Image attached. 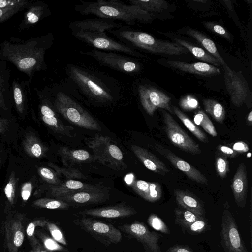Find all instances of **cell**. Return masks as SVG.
<instances>
[{"mask_svg": "<svg viewBox=\"0 0 252 252\" xmlns=\"http://www.w3.org/2000/svg\"><path fill=\"white\" fill-rule=\"evenodd\" d=\"M74 10L83 15H94L99 18L118 20L125 24H149L153 21L152 14L140 7L126 4L118 0H98L96 1L80 0Z\"/></svg>", "mask_w": 252, "mask_h": 252, "instance_id": "3", "label": "cell"}, {"mask_svg": "<svg viewBox=\"0 0 252 252\" xmlns=\"http://www.w3.org/2000/svg\"><path fill=\"white\" fill-rule=\"evenodd\" d=\"M51 235L52 238L59 243L66 245L65 237L59 227L55 223L47 221L46 225Z\"/></svg>", "mask_w": 252, "mask_h": 252, "instance_id": "49", "label": "cell"}, {"mask_svg": "<svg viewBox=\"0 0 252 252\" xmlns=\"http://www.w3.org/2000/svg\"><path fill=\"white\" fill-rule=\"evenodd\" d=\"M32 205L35 207L52 210H65L70 206L61 200L49 197L37 199L33 202Z\"/></svg>", "mask_w": 252, "mask_h": 252, "instance_id": "37", "label": "cell"}, {"mask_svg": "<svg viewBox=\"0 0 252 252\" xmlns=\"http://www.w3.org/2000/svg\"><path fill=\"white\" fill-rule=\"evenodd\" d=\"M164 252H194L188 246L178 245L169 248Z\"/></svg>", "mask_w": 252, "mask_h": 252, "instance_id": "58", "label": "cell"}, {"mask_svg": "<svg viewBox=\"0 0 252 252\" xmlns=\"http://www.w3.org/2000/svg\"><path fill=\"white\" fill-rule=\"evenodd\" d=\"M140 102L145 111L152 116L158 108L173 113L171 98L159 89L147 84H139L135 87Z\"/></svg>", "mask_w": 252, "mask_h": 252, "instance_id": "11", "label": "cell"}, {"mask_svg": "<svg viewBox=\"0 0 252 252\" xmlns=\"http://www.w3.org/2000/svg\"><path fill=\"white\" fill-rule=\"evenodd\" d=\"M131 149L149 170L162 176L170 172L166 165L148 150L134 144L131 145Z\"/></svg>", "mask_w": 252, "mask_h": 252, "instance_id": "24", "label": "cell"}, {"mask_svg": "<svg viewBox=\"0 0 252 252\" xmlns=\"http://www.w3.org/2000/svg\"><path fill=\"white\" fill-rule=\"evenodd\" d=\"M119 228L129 236L136 239L143 246L146 252H161L158 241L162 236L155 231H150L143 223L135 222L125 224Z\"/></svg>", "mask_w": 252, "mask_h": 252, "instance_id": "14", "label": "cell"}, {"mask_svg": "<svg viewBox=\"0 0 252 252\" xmlns=\"http://www.w3.org/2000/svg\"><path fill=\"white\" fill-rule=\"evenodd\" d=\"M193 1L196 2H202V3H205L207 2L206 0H193Z\"/></svg>", "mask_w": 252, "mask_h": 252, "instance_id": "62", "label": "cell"}, {"mask_svg": "<svg viewBox=\"0 0 252 252\" xmlns=\"http://www.w3.org/2000/svg\"><path fill=\"white\" fill-rule=\"evenodd\" d=\"M34 188L32 180L24 183L20 188V195L23 202L26 203L31 197Z\"/></svg>", "mask_w": 252, "mask_h": 252, "instance_id": "53", "label": "cell"}, {"mask_svg": "<svg viewBox=\"0 0 252 252\" xmlns=\"http://www.w3.org/2000/svg\"><path fill=\"white\" fill-rule=\"evenodd\" d=\"M132 207L124 203L101 208L85 209L80 212L83 215L104 218L127 217L136 214Z\"/></svg>", "mask_w": 252, "mask_h": 252, "instance_id": "21", "label": "cell"}, {"mask_svg": "<svg viewBox=\"0 0 252 252\" xmlns=\"http://www.w3.org/2000/svg\"><path fill=\"white\" fill-rule=\"evenodd\" d=\"M48 166L60 176L63 175L69 179H85L86 176L80 170L73 167L59 166L53 163H49Z\"/></svg>", "mask_w": 252, "mask_h": 252, "instance_id": "40", "label": "cell"}, {"mask_svg": "<svg viewBox=\"0 0 252 252\" xmlns=\"http://www.w3.org/2000/svg\"><path fill=\"white\" fill-rule=\"evenodd\" d=\"M247 124L248 126H251L252 125V111L251 110L249 113L247 118Z\"/></svg>", "mask_w": 252, "mask_h": 252, "instance_id": "61", "label": "cell"}, {"mask_svg": "<svg viewBox=\"0 0 252 252\" xmlns=\"http://www.w3.org/2000/svg\"><path fill=\"white\" fill-rule=\"evenodd\" d=\"M203 104L205 111L216 121L222 123L225 118V110L224 107L216 100L206 98L203 100Z\"/></svg>", "mask_w": 252, "mask_h": 252, "instance_id": "34", "label": "cell"}, {"mask_svg": "<svg viewBox=\"0 0 252 252\" xmlns=\"http://www.w3.org/2000/svg\"><path fill=\"white\" fill-rule=\"evenodd\" d=\"M186 33L187 35L197 41L207 50L208 53L219 61L223 67L227 65L224 59L219 53L215 44L211 39L198 31L190 28L186 30Z\"/></svg>", "mask_w": 252, "mask_h": 252, "instance_id": "30", "label": "cell"}, {"mask_svg": "<svg viewBox=\"0 0 252 252\" xmlns=\"http://www.w3.org/2000/svg\"><path fill=\"white\" fill-rule=\"evenodd\" d=\"M12 120L8 118H0V135L7 136L8 132H11L12 127H14Z\"/></svg>", "mask_w": 252, "mask_h": 252, "instance_id": "54", "label": "cell"}, {"mask_svg": "<svg viewBox=\"0 0 252 252\" xmlns=\"http://www.w3.org/2000/svg\"><path fill=\"white\" fill-rule=\"evenodd\" d=\"M203 25L209 30L228 40L231 38L230 33L222 26L213 22H202Z\"/></svg>", "mask_w": 252, "mask_h": 252, "instance_id": "50", "label": "cell"}, {"mask_svg": "<svg viewBox=\"0 0 252 252\" xmlns=\"http://www.w3.org/2000/svg\"><path fill=\"white\" fill-rule=\"evenodd\" d=\"M223 68L224 83L231 103L236 107H240L244 103L248 105L252 93L242 71L231 69L228 65Z\"/></svg>", "mask_w": 252, "mask_h": 252, "instance_id": "10", "label": "cell"}, {"mask_svg": "<svg viewBox=\"0 0 252 252\" xmlns=\"http://www.w3.org/2000/svg\"><path fill=\"white\" fill-rule=\"evenodd\" d=\"M231 148L238 154H243L249 150V147L245 142L240 141L231 144Z\"/></svg>", "mask_w": 252, "mask_h": 252, "instance_id": "57", "label": "cell"}, {"mask_svg": "<svg viewBox=\"0 0 252 252\" xmlns=\"http://www.w3.org/2000/svg\"><path fill=\"white\" fill-rule=\"evenodd\" d=\"M36 91L39 100V115L44 124L55 133L71 137L70 132L73 128L64 125L57 116L51 101L52 94L50 88L45 86L42 90L36 89Z\"/></svg>", "mask_w": 252, "mask_h": 252, "instance_id": "9", "label": "cell"}, {"mask_svg": "<svg viewBox=\"0 0 252 252\" xmlns=\"http://www.w3.org/2000/svg\"><path fill=\"white\" fill-rule=\"evenodd\" d=\"M174 194L178 204L182 208L203 216L205 213L203 205L200 200L190 192L182 189H175Z\"/></svg>", "mask_w": 252, "mask_h": 252, "instance_id": "27", "label": "cell"}, {"mask_svg": "<svg viewBox=\"0 0 252 252\" xmlns=\"http://www.w3.org/2000/svg\"><path fill=\"white\" fill-rule=\"evenodd\" d=\"M207 220L204 217L196 220L194 222L183 228L191 234H198L203 232L208 228Z\"/></svg>", "mask_w": 252, "mask_h": 252, "instance_id": "44", "label": "cell"}, {"mask_svg": "<svg viewBox=\"0 0 252 252\" xmlns=\"http://www.w3.org/2000/svg\"><path fill=\"white\" fill-rule=\"evenodd\" d=\"M59 153L63 165L72 167L73 165L89 161L92 159L90 154L84 150L70 149L67 147H61Z\"/></svg>", "mask_w": 252, "mask_h": 252, "instance_id": "29", "label": "cell"}, {"mask_svg": "<svg viewBox=\"0 0 252 252\" xmlns=\"http://www.w3.org/2000/svg\"><path fill=\"white\" fill-rule=\"evenodd\" d=\"M1 158L0 154V167L1 166Z\"/></svg>", "mask_w": 252, "mask_h": 252, "instance_id": "63", "label": "cell"}, {"mask_svg": "<svg viewBox=\"0 0 252 252\" xmlns=\"http://www.w3.org/2000/svg\"><path fill=\"white\" fill-rule=\"evenodd\" d=\"M179 104L182 109L187 111L196 109L199 106L197 100L190 95H186L181 98Z\"/></svg>", "mask_w": 252, "mask_h": 252, "instance_id": "52", "label": "cell"}, {"mask_svg": "<svg viewBox=\"0 0 252 252\" xmlns=\"http://www.w3.org/2000/svg\"><path fill=\"white\" fill-rule=\"evenodd\" d=\"M172 108L173 113L178 117L184 126L195 137L202 142L207 143L208 142V139L205 133L186 115L175 106H173Z\"/></svg>", "mask_w": 252, "mask_h": 252, "instance_id": "32", "label": "cell"}, {"mask_svg": "<svg viewBox=\"0 0 252 252\" xmlns=\"http://www.w3.org/2000/svg\"><path fill=\"white\" fill-rule=\"evenodd\" d=\"M71 33L77 39L99 50L121 52L139 58L145 57L135 49L110 37L105 32L83 30L71 31Z\"/></svg>", "mask_w": 252, "mask_h": 252, "instance_id": "7", "label": "cell"}, {"mask_svg": "<svg viewBox=\"0 0 252 252\" xmlns=\"http://www.w3.org/2000/svg\"><path fill=\"white\" fill-rule=\"evenodd\" d=\"M175 222L182 229L204 216H199L183 208H175Z\"/></svg>", "mask_w": 252, "mask_h": 252, "instance_id": "36", "label": "cell"}, {"mask_svg": "<svg viewBox=\"0 0 252 252\" xmlns=\"http://www.w3.org/2000/svg\"><path fill=\"white\" fill-rule=\"evenodd\" d=\"M167 63L173 68L200 76H214L220 73V70L218 67L202 62L189 63L179 61L170 60L167 61Z\"/></svg>", "mask_w": 252, "mask_h": 252, "instance_id": "26", "label": "cell"}, {"mask_svg": "<svg viewBox=\"0 0 252 252\" xmlns=\"http://www.w3.org/2000/svg\"><path fill=\"white\" fill-rule=\"evenodd\" d=\"M174 40L190 52L194 57L204 63L213 65L217 67H220V64L212 55L206 52L202 48L194 46L191 43L184 40L175 38Z\"/></svg>", "mask_w": 252, "mask_h": 252, "instance_id": "31", "label": "cell"}, {"mask_svg": "<svg viewBox=\"0 0 252 252\" xmlns=\"http://www.w3.org/2000/svg\"><path fill=\"white\" fill-rule=\"evenodd\" d=\"M227 158L217 152L215 155L216 171L221 178H225L229 172V162Z\"/></svg>", "mask_w": 252, "mask_h": 252, "instance_id": "43", "label": "cell"}, {"mask_svg": "<svg viewBox=\"0 0 252 252\" xmlns=\"http://www.w3.org/2000/svg\"><path fill=\"white\" fill-rule=\"evenodd\" d=\"M80 222L85 230L104 244H117L121 240V231L111 224L89 218H83Z\"/></svg>", "mask_w": 252, "mask_h": 252, "instance_id": "15", "label": "cell"}, {"mask_svg": "<svg viewBox=\"0 0 252 252\" xmlns=\"http://www.w3.org/2000/svg\"><path fill=\"white\" fill-rule=\"evenodd\" d=\"M162 196L161 185L157 182H149V189L145 200L150 202L159 200Z\"/></svg>", "mask_w": 252, "mask_h": 252, "instance_id": "45", "label": "cell"}, {"mask_svg": "<svg viewBox=\"0 0 252 252\" xmlns=\"http://www.w3.org/2000/svg\"></svg>", "mask_w": 252, "mask_h": 252, "instance_id": "64", "label": "cell"}, {"mask_svg": "<svg viewBox=\"0 0 252 252\" xmlns=\"http://www.w3.org/2000/svg\"><path fill=\"white\" fill-rule=\"evenodd\" d=\"M37 172L42 180L47 184L57 186L63 182L59 178L57 173L51 168L38 167Z\"/></svg>", "mask_w": 252, "mask_h": 252, "instance_id": "42", "label": "cell"}, {"mask_svg": "<svg viewBox=\"0 0 252 252\" xmlns=\"http://www.w3.org/2000/svg\"><path fill=\"white\" fill-rule=\"evenodd\" d=\"M155 148L161 155L167 159L176 169L183 172L191 180L201 184H207L208 183V180L203 174L190 164L179 158L170 150L158 145H156Z\"/></svg>", "mask_w": 252, "mask_h": 252, "instance_id": "18", "label": "cell"}, {"mask_svg": "<svg viewBox=\"0 0 252 252\" xmlns=\"http://www.w3.org/2000/svg\"><path fill=\"white\" fill-rule=\"evenodd\" d=\"M218 152L227 158H234L237 157L239 154L233 150L231 147L225 145H219L217 147Z\"/></svg>", "mask_w": 252, "mask_h": 252, "instance_id": "55", "label": "cell"}, {"mask_svg": "<svg viewBox=\"0 0 252 252\" xmlns=\"http://www.w3.org/2000/svg\"><path fill=\"white\" fill-rule=\"evenodd\" d=\"M31 80L22 81L19 78L13 80L11 86L16 110L19 116L24 117L27 113L28 94H30L29 84Z\"/></svg>", "mask_w": 252, "mask_h": 252, "instance_id": "25", "label": "cell"}, {"mask_svg": "<svg viewBox=\"0 0 252 252\" xmlns=\"http://www.w3.org/2000/svg\"><path fill=\"white\" fill-rule=\"evenodd\" d=\"M47 221L44 219H37L31 222L27 226L26 233L32 248L41 245L35 236V230L37 227H44Z\"/></svg>", "mask_w": 252, "mask_h": 252, "instance_id": "41", "label": "cell"}, {"mask_svg": "<svg viewBox=\"0 0 252 252\" xmlns=\"http://www.w3.org/2000/svg\"><path fill=\"white\" fill-rule=\"evenodd\" d=\"M18 181L19 178L16 175L15 171H11L4 188V192L6 198L8 203L11 205L14 204Z\"/></svg>", "mask_w": 252, "mask_h": 252, "instance_id": "39", "label": "cell"}, {"mask_svg": "<svg viewBox=\"0 0 252 252\" xmlns=\"http://www.w3.org/2000/svg\"><path fill=\"white\" fill-rule=\"evenodd\" d=\"M6 61H0V75L5 70Z\"/></svg>", "mask_w": 252, "mask_h": 252, "instance_id": "60", "label": "cell"}, {"mask_svg": "<svg viewBox=\"0 0 252 252\" xmlns=\"http://www.w3.org/2000/svg\"><path fill=\"white\" fill-rule=\"evenodd\" d=\"M53 40L51 32L26 40L10 37L0 45V60L10 62L32 80L35 73L47 69L45 54Z\"/></svg>", "mask_w": 252, "mask_h": 252, "instance_id": "1", "label": "cell"}, {"mask_svg": "<svg viewBox=\"0 0 252 252\" xmlns=\"http://www.w3.org/2000/svg\"><path fill=\"white\" fill-rule=\"evenodd\" d=\"M66 73L81 94L95 102H113L124 93L117 80L91 66L69 64Z\"/></svg>", "mask_w": 252, "mask_h": 252, "instance_id": "2", "label": "cell"}, {"mask_svg": "<svg viewBox=\"0 0 252 252\" xmlns=\"http://www.w3.org/2000/svg\"><path fill=\"white\" fill-rule=\"evenodd\" d=\"M86 142L94 159L101 164L117 171L127 168L122 151L109 137L96 133Z\"/></svg>", "mask_w": 252, "mask_h": 252, "instance_id": "6", "label": "cell"}, {"mask_svg": "<svg viewBox=\"0 0 252 252\" xmlns=\"http://www.w3.org/2000/svg\"><path fill=\"white\" fill-rule=\"evenodd\" d=\"M107 32L118 39L120 42L133 49L136 47L151 53L169 55H180L188 52L177 42L156 39L148 33L132 30L127 26L122 25Z\"/></svg>", "mask_w": 252, "mask_h": 252, "instance_id": "4", "label": "cell"}, {"mask_svg": "<svg viewBox=\"0 0 252 252\" xmlns=\"http://www.w3.org/2000/svg\"><path fill=\"white\" fill-rule=\"evenodd\" d=\"M148 222L151 226L157 230L165 234L170 233L166 224L155 214H152L149 217Z\"/></svg>", "mask_w": 252, "mask_h": 252, "instance_id": "48", "label": "cell"}, {"mask_svg": "<svg viewBox=\"0 0 252 252\" xmlns=\"http://www.w3.org/2000/svg\"><path fill=\"white\" fill-rule=\"evenodd\" d=\"M149 187V182L142 180H135L131 184L133 190L144 199L147 194Z\"/></svg>", "mask_w": 252, "mask_h": 252, "instance_id": "51", "label": "cell"}, {"mask_svg": "<svg viewBox=\"0 0 252 252\" xmlns=\"http://www.w3.org/2000/svg\"><path fill=\"white\" fill-rule=\"evenodd\" d=\"M43 190L46 191V195L49 198H56L67 194L85 190L97 189L104 188L98 185H92L73 179L63 182L59 185L47 184Z\"/></svg>", "mask_w": 252, "mask_h": 252, "instance_id": "19", "label": "cell"}, {"mask_svg": "<svg viewBox=\"0 0 252 252\" xmlns=\"http://www.w3.org/2000/svg\"><path fill=\"white\" fill-rule=\"evenodd\" d=\"M9 72L5 70L0 75V109L7 111L9 108V100L10 96L9 79Z\"/></svg>", "mask_w": 252, "mask_h": 252, "instance_id": "35", "label": "cell"}, {"mask_svg": "<svg viewBox=\"0 0 252 252\" xmlns=\"http://www.w3.org/2000/svg\"><path fill=\"white\" fill-rule=\"evenodd\" d=\"M40 238L43 243V247L50 251H63L65 249L53 238H51L43 233H40Z\"/></svg>", "mask_w": 252, "mask_h": 252, "instance_id": "47", "label": "cell"}, {"mask_svg": "<svg viewBox=\"0 0 252 252\" xmlns=\"http://www.w3.org/2000/svg\"><path fill=\"white\" fill-rule=\"evenodd\" d=\"M24 216L15 214L5 222L6 243L8 252H17L24 240Z\"/></svg>", "mask_w": 252, "mask_h": 252, "instance_id": "17", "label": "cell"}, {"mask_svg": "<svg viewBox=\"0 0 252 252\" xmlns=\"http://www.w3.org/2000/svg\"><path fill=\"white\" fill-rule=\"evenodd\" d=\"M54 107L67 121L79 127L95 131L101 127L97 120L79 102L62 91H52Z\"/></svg>", "mask_w": 252, "mask_h": 252, "instance_id": "5", "label": "cell"}, {"mask_svg": "<svg viewBox=\"0 0 252 252\" xmlns=\"http://www.w3.org/2000/svg\"><path fill=\"white\" fill-rule=\"evenodd\" d=\"M26 8L27 10L19 25L21 29H28L34 25L51 14L48 5L42 1L32 0Z\"/></svg>", "mask_w": 252, "mask_h": 252, "instance_id": "23", "label": "cell"}, {"mask_svg": "<svg viewBox=\"0 0 252 252\" xmlns=\"http://www.w3.org/2000/svg\"><path fill=\"white\" fill-rule=\"evenodd\" d=\"M194 122L196 125L201 126L203 129L213 137L218 135L213 123L208 116L202 110L196 112L194 115Z\"/></svg>", "mask_w": 252, "mask_h": 252, "instance_id": "38", "label": "cell"}, {"mask_svg": "<svg viewBox=\"0 0 252 252\" xmlns=\"http://www.w3.org/2000/svg\"><path fill=\"white\" fill-rule=\"evenodd\" d=\"M30 1L28 0H0V8L22 10L27 8Z\"/></svg>", "mask_w": 252, "mask_h": 252, "instance_id": "46", "label": "cell"}, {"mask_svg": "<svg viewBox=\"0 0 252 252\" xmlns=\"http://www.w3.org/2000/svg\"><path fill=\"white\" fill-rule=\"evenodd\" d=\"M122 25L114 20L97 18L73 21L69 23L68 26L71 31L89 30L105 32L118 28Z\"/></svg>", "mask_w": 252, "mask_h": 252, "instance_id": "22", "label": "cell"}, {"mask_svg": "<svg viewBox=\"0 0 252 252\" xmlns=\"http://www.w3.org/2000/svg\"><path fill=\"white\" fill-rule=\"evenodd\" d=\"M84 54L93 58L100 65L123 73L136 74L141 69L139 63L134 59L116 52L93 49Z\"/></svg>", "mask_w": 252, "mask_h": 252, "instance_id": "8", "label": "cell"}, {"mask_svg": "<svg viewBox=\"0 0 252 252\" xmlns=\"http://www.w3.org/2000/svg\"><path fill=\"white\" fill-rule=\"evenodd\" d=\"M24 152L31 158L40 159L44 157L48 150L39 138L32 132L26 133L22 141Z\"/></svg>", "mask_w": 252, "mask_h": 252, "instance_id": "28", "label": "cell"}, {"mask_svg": "<svg viewBox=\"0 0 252 252\" xmlns=\"http://www.w3.org/2000/svg\"><path fill=\"white\" fill-rule=\"evenodd\" d=\"M248 178L246 165L241 163L238 166L231 185L235 202L243 208L246 205L248 193Z\"/></svg>", "mask_w": 252, "mask_h": 252, "instance_id": "20", "label": "cell"}, {"mask_svg": "<svg viewBox=\"0 0 252 252\" xmlns=\"http://www.w3.org/2000/svg\"><path fill=\"white\" fill-rule=\"evenodd\" d=\"M24 252H54L45 249L41 245L37 247L32 248V249Z\"/></svg>", "mask_w": 252, "mask_h": 252, "instance_id": "59", "label": "cell"}, {"mask_svg": "<svg viewBox=\"0 0 252 252\" xmlns=\"http://www.w3.org/2000/svg\"><path fill=\"white\" fill-rule=\"evenodd\" d=\"M220 235V242L224 252H248L234 217L227 209L223 212Z\"/></svg>", "mask_w": 252, "mask_h": 252, "instance_id": "12", "label": "cell"}, {"mask_svg": "<svg viewBox=\"0 0 252 252\" xmlns=\"http://www.w3.org/2000/svg\"><path fill=\"white\" fill-rule=\"evenodd\" d=\"M21 11V10L17 9L0 8V23L8 20L14 14Z\"/></svg>", "mask_w": 252, "mask_h": 252, "instance_id": "56", "label": "cell"}, {"mask_svg": "<svg viewBox=\"0 0 252 252\" xmlns=\"http://www.w3.org/2000/svg\"><path fill=\"white\" fill-rule=\"evenodd\" d=\"M129 4L136 5L152 14L153 12L164 11L169 7V3L163 0H128Z\"/></svg>", "mask_w": 252, "mask_h": 252, "instance_id": "33", "label": "cell"}, {"mask_svg": "<svg viewBox=\"0 0 252 252\" xmlns=\"http://www.w3.org/2000/svg\"><path fill=\"white\" fill-rule=\"evenodd\" d=\"M108 188L104 187L97 189L85 190L75 192L58 197L69 206H83L101 203L109 199Z\"/></svg>", "mask_w": 252, "mask_h": 252, "instance_id": "16", "label": "cell"}, {"mask_svg": "<svg viewBox=\"0 0 252 252\" xmlns=\"http://www.w3.org/2000/svg\"><path fill=\"white\" fill-rule=\"evenodd\" d=\"M164 129L167 137L176 147L193 155H198L201 151L195 143L179 126L171 114L163 111Z\"/></svg>", "mask_w": 252, "mask_h": 252, "instance_id": "13", "label": "cell"}]
</instances>
